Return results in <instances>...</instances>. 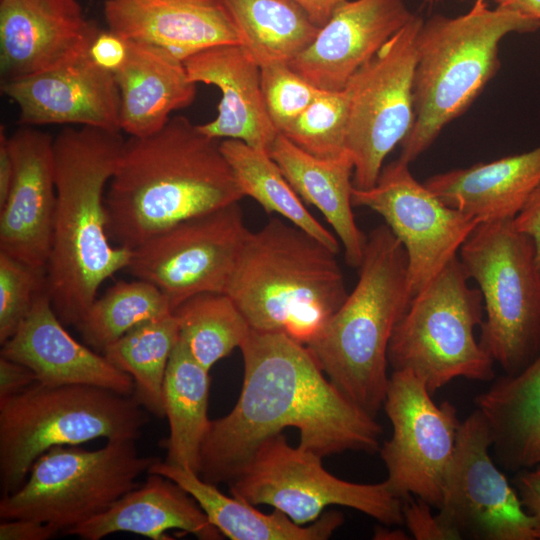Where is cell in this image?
Returning a JSON list of instances; mask_svg holds the SVG:
<instances>
[{
  "instance_id": "6da1fadb",
  "label": "cell",
  "mask_w": 540,
  "mask_h": 540,
  "mask_svg": "<svg viewBox=\"0 0 540 540\" xmlns=\"http://www.w3.org/2000/svg\"><path fill=\"white\" fill-rule=\"evenodd\" d=\"M240 349V396L227 415L210 421L200 453L204 481L230 483L261 442L287 427L298 430L300 448L322 458L379 450L381 425L325 377L305 345L251 330Z\"/></svg>"
},
{
  "instance_id": "7a4b0ae2",
  "label": "cell",
  "mask_w": 540,
  "mask_h": 540,
  "mask_svg": "<svg viewBox=\"0 0 540 540\" xmlns=\"http://www.w3.org/2000/svg\"><path fill=\"white\" fill-rule=\"evenodd\" d=\"M220 143L184 116L125 140L105 193L110 240L133 250L182 221L239 202L244 195Z\"/></svg>"
},
{
  "instance_id": "3957f363",
  "label": "cell",
  "mask_w": 540,
  "mask_h": 540,
  "mask_svg": "<svg viewBox=\"0 0 540 540\" xmlns=\"http://www.w3.org/2000/svg\"><path fill=\"white\" fill-rule=\"evenodd\" d=\"M120 132L67 126L54 138L56 207L47 291L61 322L76 326L103 282L132 250L107 232L105 193L124 144Z\"/></svg>"
},
{
  "instance_id": "277c9868",
  "label": "cell",
  "mask_w": 540,
  "mask_h": 540,
  "mask_svg": "<svg viewBox=\"0 0 540 540\" xmlns=\"http://www.w3.org/2000/svg\"><path fill=\"white\" fill-rule=\"evenodd\" d=\"M334 250L273 217L249 232L227 294L252 330L313 342L348 293Z\"/></svg>"
},
{
  "instance_id": "5b68a950",
  "label": "cell",
  "mask_w": 540,
  "mask_h": 540,
  "mask_svg": "<svg viewBox=\"0 0 540 540\" xmlns=\"http://www.w3.org/2000/svg\"><path fill=\"white\" fill-rule=\"evenodd\" d=\"M411 299L406 251L378 225L367 235L354 289L306 346L328 379L374 417L388 386L389 343Z\"/></svg>"
},
{
  "instance_id": "8992f818",
  "label": "cell",
  "mask_w": 540,
  "mask_h": 540,
  "mask_svg": "<svg viewBox=\"0 0 540 540\" xmlns=\"http://www.w3.org/2000/svg\"><path fill=\"white\" fill-rule=\"evenodd\" d=\"M540 29V21L475 1L465 14L434 15L416 37L413 77L414 121L399 158L412 163L442 130L463 114L500 67V42L511 33Z\"/></svg>"
},
{
  "instance_id": "52a82bcc",
  "label": "cell",
  "mask_w": 540,
  "mask_h": 540,
  "mask_svg": "<svg viewBox=\"0 0 540 540\" xmlns=\"http://www.w3.org/2000/svg\"><path fill=\"white\" fill-rule=\"evenodd\" d=\"M136 398L91 385L35 382L0 399V486L16 491L34 462L59 445L135 440L149 422Z\"/></svg>"
},
{
  "instance_id": "ba28073f",
  "label": "cell",
  "mask_w": 540,
  "mask_h": 540,
  "mask_svg": "<svg viewBox=\"0 0 540 540\" xmlns=\"http://www.w3.org/2000/svg\"><path fill=\"white\" fill-rule=\"evenodd\" d=\"M513 219L481 221L458 253L483 298L479 343L509 375L540 354V266Z\"/></svg>"
},
{
  "instance_id": "9c48e42d",
  "label": "cell",
  "mask_w": 540,
  "mask_h": 540,
  "mask_svg": "<svg viewBox=\"0 0 540 540\" xmlns=\"http://www.w3.org/2000/svg\"><path fill=\"white\" fill-rule=\"evenodd\" d=\"M469 280L456 256L411 299L392 334L389 365L411 371L431 394L455 378L495 377V362L475 337L484 305Z\"/></svg>"
},
{
  "instance_id": "30bf717a",
  "label": "cell",
  "mask_w": 540,
  "mask_h": 540,
  "mask_svg": "<svg viewBox=\"0 0 540 540\" xmlns=\"http://www.w3.org/2000/svg\"><path fill=\"white\" fill-rule=\"evenodd\" d=\"M158 460L139 455L135 440H107L93 451L52 447L16 491L2 496L0 518L32 519L64 533L138 487V477Z\"/></svg>"
},
{
  "instance_id": "8fae6325",
  "label": "cell",
  "mask_w": 540,
  "mask_h": 540,
  "mask_svg": "<svg viewBox=\"0 0 540 540\" xmlns=\"http://www.w3.org/2000/svg\"><path fill=\"white\" fill-rule=\"evenodd\" d=\"M232 496L265 504L298 525L313 523L331 505L358 510L385 525L403 520V500L386 481L361 484L340 479L322 465V457L292 447L282 434L261 442L228 483Z\"/></svg>"
},
{
  "instance_id": "7c38bea8",
  "label": "cell",
  "mask_w": 540,
  "mask_h": 540,
  "mask_svg": "<svg viewBox=\"0 0 540 540\" xmlns=\"http://www.w3.org/2000/svg\"><path fill=\"white\" fill-rule=\"evenodd\" d=\"M423 21L415 15L343 89L348 101L346 150L357 189L375 185L385 158L412 127L416 37Z\"/></svg>"
},
{
  "instance_id": "4fadbf2b",
  "label": "cell",
  "mask_w": 540,
  "mask_h": 540,
  "mask_svg": "<svg viewBox=\"0 0 540 540\" xmlns=\"http://www.w3.org/2000/svg\"><path fill=\"white\" fill-rule=\"evenodd\" d=\"M431 395L411 371L392 372L383 402L392 436L379 451L395 495L403 501L415 496L438 509L461 422L451 402L437 405Z\"/></svg>"
},
{
  "instance_id": "5bb4252c",
  "label": "cell",
  "mask_w": 540,
  "mask_h": 540,
  "mask_svg": "<svg viewBox=\"0 0 540 540\" xmlns=\"http://www.w3.org/2000/svg\"><path fill=\"white\" fill-rule=\"evenodd\" d=\"M237 203L182 221L131 252L126 270L155 285L173 310L203 292L225 293L249 234Z\"/></svg>"
},
{
  "instance_id": "9a60e30c",
  "label": "cell",
  "mask_w": 540,
  "mask_h": 540,
  "mask_svg": "<svg viewBox=\"0 0 540 540\" xmlns=\"http://www.w3.org/2000/svg\"><path fill=\"white\" fill-rule=\"evenodd\" d=\"M491 448L489 426L476 409L460 423L437 515L461 539L537 540L534 521Z\"/></svg>"
},
{
  "instance_id": "2e32d148",
  "label": "cell",
  "mask_w": 540,
  "mask_h": 540,
  "mask_svg": "<svg viewBox=\"0 0 540 540\" xmlns=\"http://www.w3.org/2000/svg\"><path fill=\"white\" fill-rule=\"evenodd\" d=\"M409 165L398 158L383 166L374 186L353 188L352 204L381 215L403 245L413 298L458 256L481 220L442 202L413 176Z\"/></svg>"
},
{
  "instance_id": "e0dca14e",
  "label": "cell",
  "mask_w": 540,
  "mask_h": 540,
  "mask_svg": "<svg viewBox=\"0 0 540 540\" xmlns=\"http://www.w3.org/2000/svg\"><path fill=\"white\" fill-rule=\"evenodd\" d=\"M2 92L23 125L65 124L120 132V93L113 73L89 53L51 69L4 80Z\"/></svg>"
},
{
  "instance_id": "ac0fdd59",
  "label": "cell",
  "mask_w": 540,
  "mask_h": 540,
  "mask_svg": "<svg viewBox=\"0 0 540 540\" xmlns=\"http://www.w3.org/2000/svg\"><path fill=\"white\" fill-rule=\"evenodd\" d=\"M8 144L14 177L0 207V252L47 270L56 207L54 138L23 127Z\"/></svg>"
},
{
  "instance_id": "d6986e66",
  "label": "cell",
  "mask_w": 540,
  "mask_h": 540,
  "mask_svg": "<svg viewBox=\"0 0 540 540\" xmlns=\"http://www.w3.org/2000/svg\"><path fill=\"white\" fill-rule=\"evenodd\" d=\"M415 15L404 0H346L289 65L315 87L341 91Z\"/></svg>"
},
{
  "instance_id": "ffe728a7",
  "label": "cell",
  "mask_w": 540,
  "mask_h": 540,
  "mask_svg": "<svg viewBox=\"0 0 540 540\" xmlns=\"http://www.w3.org/2000/svg\"><path fill=\"white\" fill-rule=\"evenodd\" d=\"M99 31L77 0H0L1 74L19 78L84 56Z\"/></svg>"
},
{
  "instance_id": "44dd1931",
  "label": "cell",
  "mask_w": 540,
  "mask_h": 540,
  "mask_svg": "<svg viewBox=\"0 0 540 540\" xmlns=\"http://www.w3.org/2000/svg\"><path fill=\"white\" fill-rule=\"evenodd\" d=\"M108 30L159 47L184 61L220 45H241L223 0H106Z\"/></svg>"
},
{
  "instance_id": "7402d4cb",
  "label": "cell",
  "mask_w": 540,
  "mask_h": 540,
  "mask_svg": "<svg viewBox=\"0 0 540 540\" xmlns=\"http://www.w3.org/2000/svg\"><path fill=\"white\" fill-rule=\"evenodd\" d=\"M1 356L27 366L44 385H91L134 394L130 375L67 332L48 291L37 298L15 334L2 344Z\"/></svg>"
},
{
  "instance_id": "603a6c76",
  "label": "cell",
  "mask_w": 540,
  "mask_h": 540,
  "mask_svg": "<svg viewBox=\"0 0 540 540\" xmlns=\"http://www.w3.org/2000/svg\"><path fill=\"white\" fill-rule=\"evenodd\" d=\"M189 79L217 87L221 99L214 120L197 124L205 135L218 140H240L269 152L279 131L264 102L259 65L241 45L227 44L200 51L186 60Z\"/></svg>"
},
{
  "instance_id": "cb8c5ba5",
  "label": "cell",
  "mask_w": 540,
  "mask_h": 540,
  "mask_svg": "<svg viewBox=\"0 0 540 540\" xmlns=\"http://www.w3.org/2000/svg\"><path fill=\"white\" fill-rule=\"evenodd\" d=\"M104 512L66 530L83 540H100L116 532H131L153 540L170 539L172 529L202 540H219L222 534L208 520L196 500L171 479L154 473Z\"/></svg>"
},
{
  "instance_id": "d4e9b609",
  "label": "cell",
  "mask_w": 540,
  "mask_h": 540,
  "mask_svg": "<svg viewBox=\"0 0 540 540\" xmlns=\"http://www.w3.org/2000/svg\"><path fill=\"white\" fill-rule=\"evenodd\" d=\"M114 76L120 93V129L130 137L159 131L197 94L184 61L149 44L129 42L127 60Z\"/></svg>"
},
{
  "instance_id": "484cf974",
  "label": "cell",
  "mask_w": 540,
  "mask_h": 540,
  "mask_svg": "<svg viewBox=\"0 0 540 540\" xmlns=\"http://www.w3.org/2000/svg\"><path fill=\"white\" fill-rule=\"evenodd\" d=\"M424 184L446 205L481 221L513 219L540 186V145L524 153L435 174Z\"/></svg>"
},
{
  "instance_id": "4316f807",
  "label": "cell",
  "mask_w": 540,
  "mask_h": 540,
  "mask_svg": "<svg viewBox=\"0 0 540 540\" xmlns=\"http://www.w3.org/2000/svg\"><path fill=\"white\" fill-rule=\"evenodd\" d=\"M269 154L296 193L331 225L342 243L346 262L359 267L367 236L357 226L352 211L354 163L349 152L316 157L279 133Z\"/></svg>"
},
{
  "instance_id": "83f0119b",
  "label": "cell",
  "mask_w": 540,
  "mask_h": 540,
  "mask_svg": "<svg viewBox=\"0 0 540 540\" xmlns=\"http://www.w3.org/2000/svg\"><path fill=\"white\" fill-rule=\"evenodd\" d=\"M503 468L540 466V354L516 374H504L475 398Z\"/></svg>"
},
{
  "instance_id": "f1b7e54d",
  "label": "cell",
  "mask_w": 540,
  "mask_h": 540,
  "mask_svg": "<svg viewBox=\"0 0 540 540\" xmlns=\"http://www.w3.org/2000/svg\"><path fill=\"white\" fill-rule=\"evenodd\" d=\"M148 473L163 475L182 487L196 500L209 522L231 540H325L344 521L341 513L330 511L303 527L277 509L271 514L262 513L246 501L225 495L196 472L160 459Z\"/></svg>"
},
{
  "instance_id": "f546056e",
  "label": "cell",
  "mask_w": 540,
  "mask_h": 540,
  "mask_svg": "<svg viewBox=\"0 0 540 540\" xmlns=\"http://www.w3.org/2000/svg\"><path fill=\"white\" fill-rule=\"evenodd\" d=\"M210 377L179 339L169 360L163 403L169 436L163 445L165 462L199 474L201 446L210 425L208 418Z\"/></svg>"
},
{
  "instance_id": "4dcf8cb0",
  "label": "cell",
  "mask_w": 540,
  "mask_h": 540,
  "mask_svg": "<svg viewBox=\"0 0 540 540\" xmlns=\"http://www.w3.org/2000/svg\"><path fill=\"white\" fill-rule=\"evenodd\" d=\"M245 52L263 67L289 64L316 37L320 27L294 0H223Z\"/></svg>"
},
{
  "instance_id": "1f68e13d",
  "label": "cell",
  "mask_w": 540,
  "mask_h": 540,
  "mask_svg": "<svg viewBox=\"0 0 540 540\" xmlns=\"http://www.w3.org/2000/svg\"><path fill=\"white\" fill-rule=\"evenodd\" d=\"M178 340V324L169 313L138 324L103 351L111 364L132 377L139 404L160 418L165 417V374Z\"/></svg>"
},
{
  "instance_id": "d6a6232c",
  "label": "cell",
  "mask_w": 540,
  "mask_h": 540,
  "mask_svg": "<svg viewBox=\"0 0 540 540\" xmlns=\"http://www.w3.org/2000/svg\"><path fill=\"white\" fill-rule=\"evenodd\" d=\"M220 146L244 196L339 252L338 240L307 210L269 152L235 139L221 140Z\"/></svg>"
},
{
  "instance_id": "836d02e7",
  "label": "cell",
  "mask_w": 540,
  "mask_h": 540,
  "mask_svg": "<svg viewBox=\"0 0 540 540\" xmlns=\"http://www.w3.org/2000/svg\"><path fill=\"white\" fill-rule=\"evenodd\" d=\"M179 339L206 370L240 348L251 332L241 311L225 293L203 292L174 310Z\"/></svg>"
},
{
  "instance_id": "e575fe53",
  "label": "cell",
  "mask_w": 540,
  "mask_h": 540,
  "mask_svg": "<svg viewBox=\"0 0 540 540\" xmlns=\"http://www.w3.org/2000/svg\"><path fill=\"white\" fill-rule=\"evenodd\" d=\"M169 313L170 302L155 285L121 280L94 300L77 328L85 344L103 353L133 327Z\"/></svg>"
},
{
  "instance_id": "d590c367",
  "label": "cell",
  "mask_w": 540,
  "mask_h": 540,
  "mask_svg": "<svg viewBox=\"0 0 540 540\" xmlns=\"http://www.w3.org/2000/svg\"><path fill=\"white\" fill-rule=\"evenodd\" d=\"M348 101L344 90H322L280 134L307 153L331 158L346 152Z\"/></svg>"
},
{
  "instance_id": "8d00e7d4",
  "label": "cell",
  "mask_w": 540,
  "mask_h": 540,
  "mask_svg": "<svg viewBox=\"0 0 540 540\" xmlns=\"http://www.w3.org/2000/svg\"><path fill=\"white\" fill-rule=\"evenodd\" d=\"M47 270L0 252V343L11 338L47 291Z\"/></svg>"
},
{
  "instance_id": "74e56055",
  "label": "cell",
  "mask_w": 540,
  "mask_h": 540,
  "mask_svg": "<svg viewBox=\"0 0 540 540\" xmlns=\"http://www.w3.org/2000/svg\"><path fill=\"white\" fill-rule=\"evenodd\" d=\"M261 89L267 112L279 133L320 94L289 64L274 63L260 68Z\"/></svg>"
},
{
  "instance_id": "f35d334b",
  "label": "cell",
  "mask_w": 540,
  "mask_h": 540,
  "mask_svg": "<svg viewBox=\"0 0 540 540\" xmlns=\"http://www.w3.org/2000/svg\"><path fill=\"white\" fill-rule=\"evenodd\" d=\"M431 505L415 497L403 501V520L416 540H460L452 529L432 514Z\"/></svg>"
},
{
  "instance_id": "ab89813d",
  "label": "cell",
  "mask_w": 540,
  "mask_h": 540,
  "mask_svg": "<svg viewBox=\"0 0 540 540\" xmlns=\"http://www.w3.org/2000/svg\"><path fill=\"white\" fill-rule=\"evenodd\" d=\"M129 51V42L108 31H99L94 38L89 56L100 68L115 74L125 64Z\"/></svg>"
},
{
  "instance_id": "60d3db41",
  "label": "cell",
  "mask_w": 540,
  "mask_h": 540,
  "mask_svg": "<svg viewBox=\"0 0 540 540\" xmlns=\"http://www.w3.org/2000/svg\"><path fill=\"white\" fill-rule=\"evenodd\" d=\"M514 485L522 506L534 521L537 540H540V466L518 472Z\"/></svg>"
},
{
  "instance_id": "b9f144b4",
  "label": "cell",
  "mask_w": 540,
  "mask_h": 540,
  "mask_svg": "<svg viewBox=\"0 0 540 540\" xmlns=\"http://www.w3.org/2000/svg\"><path fill=\"white\" fill-rule=\"evenodd\" d=\"M59 531L32 519H4L0 524V540H47Z\"/></svg>"
},
{
  "instance_id": "7bdbcfd3",
  "label": "cell",
  "mask_w": 540,
  "mask_h": 540,
  "mask_svg": "<svg viewBox=\"0 0 540 540\" xmlns=\"http://www.w3.org/2000/svg\"><path fill=\"white\" fill-rule=\"evenodd\" d=\"M36 381L35 374L27 366L0 357V399L19 393Z\"/></svg>"
},
{
  "instance_id": "ee69618b",
  "label": "cell",
  "mask_w": 540,
  "mask_h": 540,
  "mask_svg": "<svg viewBox=\"0 0 540 540\" xmlns=\"http://www.w3.org/2000/svg\"><path fill=\"white\" fill-rule=\"evenodd\" d=\"M516 229L530 237L540 266V186L530 195L513 219Z\"/></svg>"
},
{
  "instance_id": "f6af8a7d",
  "label": "cell",
  "mask_w": 540,
  "mask_h": 540,
  "mask_svg": "<svg viewBox=\"0 0 540 540\" xmlns=\"http://www.w3.org/2000/svg\"><path fill=\"white\" fill-rule=\"evenodd\" d=\"M14 177V164L10 153L8 136L0 131V207L5 203Z\"/></svg>"
},
{
  "instance_id": "bcb514c9",
  "label": "cell",
  "mask_w": 540,
  "mask_h": 540,
  "mask_svg": "<svg viewBox=\"0 0 540 540\" xmlns=\"http://www.w3.org/2000/svg\"><path fill=\"white\" fill-rule=\"evenodd\" d=\"M309 15L311 20L322 27L334 10L346 0H294Z\"/></svg>"
},
{
  "instance_id": "7dc6e473",
  "label": "cell",
  "mask_w": 540,
  "mask_h": 540,
  "mask_svg": "<svg viewBox=\"0 0 540 540\" xmlns=\"http://www.w3.org/2000/svg\"><path fill=\"white\" fill-rule=\"evenodd\" d=\"M497 7L519 12L540 21V0H495Z\"/></svg>"
},
{
  "instance_id": "c3c4849f",
  "label": "cell",
  "mask_w": 540,
  "mask_h": 540,
  "mask_svg": "<svg viewBox=\"0 0 540 540\" xmlns=\"http://www.w3.org/2000/svg\"><path fill=\"white\" fill-rule=\"evenodd\" d=\"M374 539L407 540L410 537L401 529L377 528Z\"/></svg>"
},
{
  "instance_id": "681fc988",
  "label": "cell",
  "mask_w": 540,
  "mask_h": 540,
  "mask_svg": "<svg viewBox=\"0 0 540 540\" xmlns=\"http://www.w3.org/2000/svg\"><path fill=\"white\" fill-rule=\"evenodd\" d=\"M438 1H440V0H425V2H426L428 5H430V6L433 5V4H435V3L438 2Z\"/></svg>"
},
{
  "instance_id": "f907efd6",
  "label": "cell",
  "mask_w": 540,
  "mask_h": 540,
  "mask_svg": "<svg viewBox=\"0 0 540 540\" xmlns=\"http://www.w3.org/2000/svg\"><path fill=\"white\" fill-rule=\"evenodd\" d=\"M476 1H484V0H476Z\"/></svg>"
}]
</instances>
